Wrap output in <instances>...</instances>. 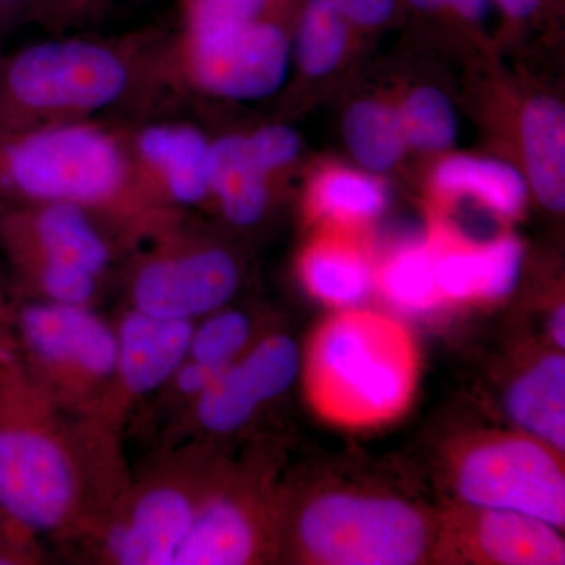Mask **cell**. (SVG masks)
Returning <instances> with one entry per match:
<instances>
[{
	"instance_id": "6da1fadb",
	"label": "cell",
	"mask_w": 565,
	"mask_h": 565,
	"mask_svg": "<svg viewBox=\"0 0 565 565\" xmlns=\"http://www.w3.org/2000/svg\"><path fill=\"white\" fill-rule=\"evenodd\" d=\"M131 478L120 435L63 411L0 345V522L84 544Z\"/></svg>"
},
{
	"instance_id": "7a4b0ae2",
	"label": "cell",
	"mask_w": 565,
	"mask_h": 565,
	"mask_svg": "<svg viewBox=\"0 0 565 565\" xmlns=\"http://www.w3.org/2000/svg\"><path fill=\"white\" fill-rule=\"evenodd\" d=\"M0 182L29 203L92 212L129 248L182 221L141 184L125 131L93 118L33 126L14 136L0 148Z\"/></svg>"
},
{
	"instance_id": "3957f363",
	"label": "cell",
	"mask_w": 565,
	"mask_h": 565,
	"mask_svg": "<svg viewBox=\"0 0 565 565\" xmlns=\"http://www.w3.org/2000/svg\"><path fill=\"white\" fill-rule=\"evenodd\" d=\"M415 384L407 332L384 316L344 311L316 334L307 359V388L322 415L344 424L393 418Z\"/></svg>"
},
{
	"instance_id": "277c9868",
	"label": "cell",
	"mask_w": 565,
	"mask_h": 565,
	"mask_svg": "<svg viewBox=\"0 0 565 565\" xmlns=\"http://www.w3.org/2000/svg\"><path fill=\"white\" fill-rule=\"evenodd\" d=\"M158 43L143 36L43 41L10 63L6 92L29 128L88 120L128 98L141 79L151 82Z\"/></svg>"
},
{
	"instance_id": "5b68a950",
	"label": "cell",
	"mask_w": 565,
	"mask_h": 565,
	"mask_svg": "<svg viewBox=\"0 0 565 565\" xmlns=\"http://www.w3.org/2000/svg\"><path fill=\"white\" fill-rule=\"evenodd\" d=\"M223 467L203 446L174 448L132 476L84 544L95 563L110 565H172Z\"/></svg>"
},
{
	"instance_id": "8992f818",
	"label": "cell",
	"mask_w": 565,
	"mask_h": 565,
	"mask_svg": "<svg viewBox=\"0 0 565 565\" xmlns=\"http://www.w3.org/2000/svg\"><path fill=\"white\" fill-rule=\"evenodd\" d=\"M25 371L63 411L99 424L117 371L115 323L93 307L29 300L11 318Z\"/></svg>"
},
{
	"instance_id": "52a82bcc",
	"label": "cell",
	"mask_w": 565,
	"mask_h": 565,
	"mask_svg": "<svg viewBox=\"0 0 565 565\" xmlns=\"http://www.w3.org/2000/svg\"><path fill=\"white\" fill-rule=\"evenodd\" d=\"M294 20L178 29L159 40L152 82L233 102L269 98L288 79Z\"/></svg>"
},
{
	"instance_id": "ba28073f",
	"label": "cell",
	"mask_w": 565,
	"mask_h": 565,
	"mask_svg": "<svg viewBox=\"0 0 565 565\" xmlns=\"http://www.w3.org/2000/svg\"><path fill=\"white\" fill-rule=\"evenodd\" d=\"M294 537L310 563L414 565L433 548L434 526L396 498L327 493L303 505Z\"/></svg>"
},
{
	"instance_id": "9c48e42d",
	"label": "cell",
	"mask_w": 565,
	"mask_h": 565,
	"mask_svg": "<svg viewBox=\"0 0 565 565\" xmlns=\"http://www.w3.org/2000/svg\"><path fill=\"white\" fill-rule=\"evenodd\" d=\"M129 308L167 321L196 322L233 299L241 267L228 248L189 232L182 221L136 247Z\"/></svg>"
},
{
	"instance_id": "30bf717a",
	"label": "cell",
	"mask_w": 565,
	"mask_h": 565,
	"mask_svg": "<svg viewBox=\"0 0 565 565\" xmlns=\"http://www.w3.org/2000/svg\"><path fill=\"white\" fill-rule=\"evenodd\" d=\"M457 493L478 509L520 512L565 523V473L557 451L530 435H500L465 449L455 467Z\"/></svg>"
},
{
	"instance_id": "8fae6325",
	"label": "cell",
	"mask_w": 565,
	"mask_h": 565,
	"mask_svg": "<svg viewBox=\"0 0 565 565\" xmlns=\"http://www.w3.org/2000/svg\"><path fill=\"white\" fill-rule=\"evenodd\" d=\"M267 497L255 479L223 468L172 565H245L266 559L277 534V516Z\"/></svg>"
},
{
	"instance_id": "7c38bea8",
	"label": "cell",
	"mask_w": 565,
	"mask_h": 565,
	"mask_svg": "<svg viewBox=\"0 0 565 565\" xmlns=\"http://www.w3.org/2000/svg\"><path fill=\"white\" fill-rule=\"evenodd\" d=\"M193 323L167 321L126 308L115 323L117 371L99 424L121 435L129 414L148 396L161 392L188 359Z\"/></svg>"
},
{
	"instance_id": "4fadbf2b",
	"label": "cell",
	"mask_w": 565,
	"mask_h": 565,
	"mask_svg": "<svg viewBox=\"0 0 565 565\" xmlns=\"http://www.w3.org/2000/svg\"><path fill=\"white\" fill-rule=\"evenodd\" d=\"M299 371L300 352L292 338L280 333L263 338L189 405L192 426L207 435L237 433L258 408L285 393Z\"/></svg>"
},
{
	"instance_id": "5bb4252c",
	"label": "cell",
	"mask_w": 565,
	"mask_h": 565,
	"mask_svg": "<svg viewBox=\"0 0 565 565\" xmlns=\"http://www.w3.org/2000/svg\"><path fill=\"white\" fill-rule=\"evenodd\" d=\"M134 169L161 206L182 214L210 202L211 140L189 122L156 121L125 132Z\"/></svg>"
},
{
	"instance_id": "9a60e30c",
	"label": "cell",
	"mask_w": 565,
	"mask_h": 565,
	"mask_svg": "<svg viewBox=\"0 0 565 565\" xmlns=\"http://www.w3.org/2000/svg\"><path fill=\"white\" fill-rule=\"evenodd\" d=\"M17 253L73 264L106 280L125 244L92 212L66 203H31L11 226Z\"/></svg>"
},
{
	"instance_id": "2e32d148",
	"label": "cell",
	"mask_w": 565,
	"mask_h": 565,
	"mask_svg": "<svg viewBox=\"0 0 565 565\" xmlns=\"http://www.w3.org/2000/svg\"><path fill=\"white\" fill-rule=\"evenodd\" d=\"M435 280L444 302L497 300L522 277V243L511 234L475 245L435 234Z\"/></svg>"
},
{
	"instance_id": "e0dca14e",
	"label": "cell",
	"mask_w": 565,
	"mask_h": 565,
	"mask_svg": "<svg viewBox=\"0 0 565 565\" xmlns=\"http://www.w3.org/2000/svg\"><path fill=\"white\" fill-rule=\"evenodd\" d=\"M299 277L307 291L322 302L353 308L367 299L375 286L370 253L356 233L322 230L299 259Z\"/></svg>"
},
{
	"instance_id": "ac0fdd59",
	"label": "cell",
	"mask_w": 565,
	"mask_h": 565,
	"mask_svg": "<svg viewBox=\"0 0 565 565\" xmlns=\"http://www.w3.org/2000/svg\"><path fill=\"white\" fill-rule=\"evenodd\" d=\"M210 202L232 225L248 228L266 217L275 188L253 158L245 134H225L211 140Z\"/></svg>"
},
{
	"instance_id": "d6986e66",
	"label": "cell",
	"mask_w": 565,
	"mask_h": 565,
	"mask_svg": "<svg viewBox=\"0 0 565 565\" xmlns=\"http://www.w3.org/2000/svg\"><path fill=\"white\" fill-rule=\"evenodd\" d=\"M468 544L484 563L500 565H563L564 539L557 527L520 512L478 509Z\"/></svg>"
},
{
	"instance_id": "ffe728a7",
	"label": "cell",
	"mask_w": 565,
	"mask_h": 565,
	"mask_svg": "<svg viewBox=\"0 0 565 565\" xmlns=\"http://www.w3.org/2000/svg\"><path fill=\"white\" fill-rule=\"evenodd\" d=\"M523 174L546 210L565 207V110L552 96H534L520 115Z\"/></svg>"
},
{
	"instance_id": "44dd1931",
	"label": "cell",
	"mask_w": 565,
	"mask_h": 565,
	"mask_svg": "<svg viewBox=\"0 0 565 565\" xmlns=\"http://www.w3.org/2000/svg\"><path fill=\"white\" fill-rule=\"evenodd\" d=\"M527 189L525 174L498 159L446 156L433 173L435 199L444 203L473 200L501 218L522 214Z\"/></svg>"
},
{
	"instance_id": "7402d4cb",
	"label": "cell",
	"mask_w": 565,
	"mask_h": 565,
	"mask_svg": "<svg viewBox=\"0 0 565 565\" xmlns=\"http://www.w3.org/2000/svg\"><path fill=\"white\" fill-rule=\"evenodd\" d=\"M385 185L371 173L343 166L316 170L305 192V211L321 230L359 233L384 212Z\"/></svg>"
},
{
	"instance_id": "603a6c76",
	"label": "cell",
	"mask_w": 565,
	"mask_h": 565,
	"mask_svg": "<svg viewBox=\"0 0 565 565\" xmlns=\"http://www.w3.org/2000/svg\"><path fill=\"white\" fill-rule=\"evenodd\" d=\"M505 408L530 437L557 452L565 449V359L550 353L509 388Z\"/></svg>"
},
{
	"instance_id": "cb8c5ba5",
	"label": "cell",
	"mask_w": 565,
	"mask_h": 565,
	"mask_svg": "<svg viewBox=\"0 0 565 565\" xmlns=\"http://www.w3.org/2000/svg\"><path fill=\"white\" fill-rule=\"evenodd\" d=\"M356 33L333 0H302L292 25L299 70L311 79L329 76L343 63Z\"/></svg>"
},
{
	"instance_id": "d4e9b609",
	"label": "cell",
	"mask_w": 565,
	"mask_h": 565,
	"mask_svg": "<svg viewBox=\"0 0 565 565\" xmlns=\"http://www.w3.org/2000/svg\"><path fill=\"white\" fill-rule=\"evenodd\" d=\"M343 136L352 158L371 173L394 169L408 150L396 106L379 99H362L345 110Z\"/></svg>"
},
{
	"instance_id": "484cf974",
	"label": "cell",
	"mask_w": 565,
	"mask_h": 565,
	"mask_svg": "<svg viewBox=\"0 0 565 565\" xmlns=\"http://www.w3.org/2000/svg\"><path fill=\"white\" fill-rule=\"evenodd\" d=\"M375 282L386 299L407 313H427L444 302L435 280V243L405 245L375 270Z\"/></svg>"
},
{
	"instance_id": "4316f807",
	"label": "cell",
	"mask_w": 565,
	"mask_h": 565,
	"mask_svg": "<svg viewBox=\"0 0 565 565\" xmlns=\"http://www.w3.org/2000/svg\"><path fill=\"white\" fill-rule=\"evenodd\" d=\"M405 145L422 152H444L455 147L459 120L451 99L438 88L416 87L396 106Z\"/></svg>"
},
{
	"instance_id": "83f0119b",
	"label": "cell",
	"mask_w": 565,
	"mask_h": 565,
	"mask_svg": "<svg viewBox=\"0 0 565 565\" xmlns=\"http://www.w3.org/2000/svg\"><path fill=\"white\" fill-rule=\"evenodd\" d=\"M302 0H178L180 29L210 31L250 22L294 20Z\"/></svg>"
},
{
	"instance_id": "f1b7e54d",
	"label": "cell",
	"mask_w": 565,
	"mask_h": 565,
	"mask_svg": "<svg viewBox=\"0 0 565 565\" xmlns=\"http://www.w3.org/2000/svg\"><path fill=\"white\" fill-rule=\"evenodd\" d=\"M32 300L76 307H95L103 281L73 264L52 262L40 256L17 253Z\"/></svg>"
},
{
	"instance_id": "f546056e",
	"label": "cell",
	"mask_w": 565,
	"mask_h": 565,
	"mask_svg": "<svg viewBox=\"0 0 565 565\" xmlns=\"http://www.w3.org/2000/svg\"><path fill=\"white\" fill-rule=\"evenodd\" d=\"M193 323L188 359L215 367L236 362L252 345V321L243 311L221 310Z\"/></svg>"
},
{
	"instance_id": "4dcf8cb0",
	"label": "cell",
	"mask_w": 565,
	"mask_h": 565,
	"mask_svg": "<svg viewBox=\"0 0 565 565\" xmlns=\"http://www.w3.org/2000/svg\"><path fill=\"white\" fill-rule=\"evenodd\" d=\"M253 158L273 182L275 191L300 156V137L289 126L266 125L245 134Z\"/></svg>"
},
{
	"instance_id": "1f68e13d",
	"label": "cell",
	"mask_w": 565,
	"mask_h": 565,
	"mask_svg": "<svg viewBox=\"0 0 565 565\" xmlns=\"http://www.w3.org/2000/svg\"><path fill=\"white\" fill-rule=\"evenodd\" d=\"M422 17L435 18L462 28H481L492 13V0H401Z\"/></svg>"
},
{
	"instance_id": "d6a6232c",
	"label": "cell",
	"mask_w": 565,
	"mask_h": 565,
	"mask_svg": "<svg viewBox=\"0 0 565 565\" xmlns=\"http://www.w3.org/2000/svg\"><path fill=\"white\" fill-rule=\"evenodd\" d=\"M226 367L210 366L196 360L185 359L159 393H167L169 399L180 407L182 404L191 405L218 381Z\"/></svg>"
},
{
	"instance_id": "836d02e7",
	"label": "cell",
	"mask_w": 565,
	"mask_h": 565,
	"mask_svg": "<svg viewBox=\"0 0 565 565\" xmlns=\"http://www.w3.org/2000/svg\"><path fill=\"white\" fill-rule=\"evenodd\" d=\"M337 9L355 32H371L385 28L397 17L401 0H333Z\"/></svg>"
},
{
	"instance_id": "e575fe53",
	"label": "cell",
	"mask_w": 565,
	"mask_h": 565,
	"mask_svg": "<svg viewBox=\"0 0 565 565\" xmlns=\"http://www.w3.org/2000/svg\"><path fill=\"white\" fill-rule=\"evenodd\" d=\"M57 24H96L114 10V0H41Z\"/></svg>"
},
{
	"instance_id": "d590c367",
	"label": "cell",
	"mask_w": 565,
	"mask_h": 565,
	"mask_svg": "<svg viewBox=\"0 0 565 565\" xmlns=\"http://www.w3.org/2000/svg\"><path fill=\"white\" fill-rule=\"evenodd\" d=\"M550 0H492V9L505 25L516 28L533 21L548 6Z\"/></svg>"
},
{
	"instance_id": "8d00e7d4",
	"label": "cell",
	"mask_w": 565,
	"mask_h": 565,
	"mask_svg": "<svg viewBox=\"0 0 565 565\" xmlns=\"http://www.w3.org/2000/svg\"><path fill=\"white\" fill-rule=\"evenodd\" d=\"M550 332H552L553 341H555L557 348H565V308L564 305H559L556 308L555 313L552 316V322H550Z\"/></svg>"
},
{
	"instance_id": "74e56055",
	"label": "cell",
	"mask_w": 565,
	"mask_h": 565,
	"mask_svg": "<svg viewBox=\"0 0 565 565\" xmlns=\"http://www.w3.org/2000/svg\"><path fill=\"white\" fill-rule=\"evenodd\" d=\"M6 319H9V318H6V316H3V313H2V310H0V322L6 321Z\"/></svg>"
}]
</instances>
